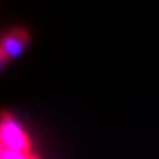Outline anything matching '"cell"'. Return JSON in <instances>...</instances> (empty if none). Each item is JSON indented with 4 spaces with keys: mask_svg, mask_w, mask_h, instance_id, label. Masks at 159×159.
Wrapping results in <instances>:
<instances>
[{
    "mask_svg": "<svg viewBox=\"0 0 159 159\" xmlns=\"http://www.w3.org/2000/svg\"><path fill=\"white\" fill-rule=\"evenodd\" d=\"M0 135H2V147L27 154V155L33 154L31 150V142L25 131L7 111H3Z\"/></svg>",
    "mask_w": 159,
    "mask_h": 159,
    "instance_id": "obj_1",
    "label": "cell"
},
{
    "mask_svg": "<svg viewBox=\"0 0 159 159\" xmlns=\"http://www.w3.org/2000/svg\"><path fill=\"white\" fill-rule=\"evenodd\" d=\"M31 43V34L23 27H15L4 33L0 47L2 64H7L9 60L17 57Z\"/></svg>",
    "mask_w": 159,
    "mask_h": 159,
    "instance_id": "obj_2",
    "label": "cell"
}]
</instances>
